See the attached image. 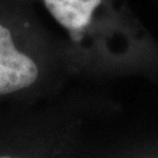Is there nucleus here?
Returning a JSON list of instances; mask_svg holds the SVG:
<instances>
[{
  "label": "nucleus",
  "instance_id": "obj_1",
  "mask_svg": "<svg viewBox=\"0 0 158 158\" xmlns=\"http://www.w3.org/2000/svg\"><path fill=\"white\" fill-rule=\"evenodd\" d=\"M90 67H132L158 56V46L127 0H41Z\"/></svg>",
  "mask_w": 158,
  "mask_h": 158
},
{
  "label": "nucleus",
  "instance_id": "obj_3",
  "mask_svg": "<svg viewBox=\"0 0 158 158\" xmlns=\"http://www.w3.org/2000/svg\"><path fill=\"white\" fill-rule=\"evenodd\" d=\"M0 158H14V157H10V156H0Z\"/></svg>",
  "mask_w": 158,
  "mask_h": 158
},
{
  "label": "nucleus",
  "instance_id": "obj_2",
  "mask_svg": "<svg viewBox=\"0 0 158 158\" xmlns=\"http://www.w3.org/2000/svg\"><path fill=\"white\" fill-rule=\"evenodd\" d=\"M34 31L23 15L14 20L0 19V96L15 94L34 85L40 77V66L23 41Z\"/></svg>",
  "mask_w": 158,
  "mask_h": 158
}]
</instances>
